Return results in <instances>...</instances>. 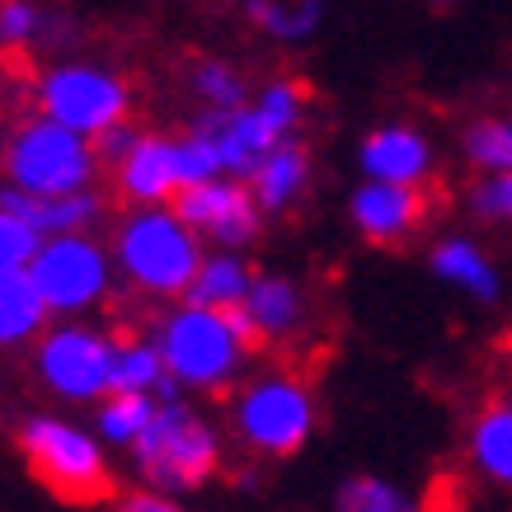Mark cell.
<instances>
[{
  "label": "cell",
  "mask_w": 512,
  "mask_h": 512,
  "mask_svg": "<svg viewBox=\"0 0 512 512\" xmlns=\"http://www.w3.org/2000/svg\"><path fill=\"white\" fill-rule=\"evenodd\" d=\"M109 390H127V395H174V386L165 381V362H160L151 334H118L113 343V376Z\"/></svg>",
  "instance_id": "603a6c76"
},
{
  "label": "cell",
  "mask_w": 512,
  "mask_h": 512,
  "mask_svg": "<svg viewBox=\"0 0 512 512\" xmlns=\"http://www.w3.org/2000/svg\"><path fill=\"white\" fill-rule=\"evenodd\" d=\"M15 447L33 480L62 503H104L113 494V451L66 409H33L15 423Z\"/></svg>",
  "instance_id": "277c9868"
},
{
  "label": "cell",
  "mask_w": 512,
  "mask_h": 512,
  "mask_svg": "<svg viewBox=\"0 0 512 512\" xmlns=\"http://www.w3.org/2000/svg\"><path fill=\"white\" fill-rule=\"evenodd\" d=\"M109 512H188V508H184V498L146 489V484H132V489H123V494H113Z\"/></svg>",
  "instance_id": "1f68e13d"
},
{
  "label": "cell",
  "mask_w": 512,
  "mask_h": 512,
  "mask_svg": "<svg viewBox=\"0 0 512 512\" xmlns=\"http://www.w3.org/2000/svg\"><path fill=\"white\" fill-rule=\"evenodd\" d=\"M170 207L198 240H207V245H217V249H240L245 254L264 235V212H259V202L249 198L245 179L217 174V179L188 184L170 198Z\"/></svg>",
  "instance_id": "30bf717a"
},
{
  "label": "cell",
  "mask_w": 512,
  "mask_h": 512,
  "mask_svg": "<svg viewBox=\"0 0 512 512\" xmlns=\"http://www.w3.org/2000/svg\"><path fill=\"white\" fill-rule=\"evenodd\" d=\"M466 207L470 217L480 226H508L512 217V179L508 174H480L466 193Z\"/></svg>",
  "instance_id": "f1b7e54d"
},
{
  "label": "cell",
  "mask_w": 512,
  "mask_h": 512,
  "mask_svg": "<svg viewBox=\"0 0 512 512\" xmlns=\"http://www.w3.org/2000/svg\"><path fill=\"white\" fill-rule=\"evenodd\" d=\"M38 240H43V235L33 231L29 221L0 207V268H29Z\"/></svg>",
  "instance_id": "f546056e"
},
{
  "label": "cell",
  "mask_w": 512,
  "mask_h": 512,
  "mask_svg": "<svg viewBox=\"0 0 512 512\" xmlns=\"http://www.w3.org/2000/svg\"><path fill=\"white\" fill-rule=\"evenodd\" d=\"M151 343L165 362V381L174 395H202V400H221L254 367L259 353L235 311H212L193 301H170L156 315Z\"/></svg>",
  "instance_id": "7a4b0ae2"
},
{
  "label": "cell",
  "mask_w": 512,
  "mask_h": 512,
  "mask_svg": "<svg viewBox=\"0 0 512 512\" xmlns=\"http://www.w3.org/2000/svg\"><path fill=\"white\" fill-rule=\"evenodd\" d=\"M113 188L127 207H165L179 193L174 170V137L165 132H137L127 156L113 165Z\"/></svg>",
  "instance_id": "9a60e30c"
},
{
  "label": "cell",
  "mask_w": 512,
  "mask_h": 512,
  "mask_svg": "<svg viewBox=\"0 0 512 512\" xmlns=\"http://www.w3.org/2000/svg\"><path fill=\"white\" fill-rule=\"evenodd\" d=\"M38 29H43L38 24V5H29V0H5L0 5V43L5 47H24Z\"/></svg>",
  "instance_id": "4dcf8cb0"
},
{
  "label": "cell",
  "mask_w": 512,
  "mask_h": 512,
  "mask_svg": "<svg viewBox=\"0 0 512 512\" xmlns=\"http://www.w3.org/2000/svg\"><path fill=\"white\" fill-rule=\"evenodd\" d=\"M0 170L5 184L33 198H62V193H80L94 188L99 179V160H94L90 137H80L71 127L52 123V118H24V123L5 137L0 151Z\"/></svg>",
  "instance_id": "ba28073f"
},
{
  "label": "cell",
  "mask_w": 512,
  "mask_h": 512,
  "mask_svg": "<svg viewBox=\"0 0 512 512\" xmlns=\"http://www.w3.org/2000/svg\"><path fill=\"white\" fill-rule=\"evenodd\" d=\"M428 212H433V202H428L423 188L381 184V179L357 184L353 198H348V221H353V231L381 249H395V245H404V240H414V235L423 231Z\"/></svg>",
  "instance_id": "7c38bea8"
},
{
  "label": "cell",
  "mask_w": 512,
  "mask_h": 512,
  "mask_svg": "<svg viewBox=\"0 0 512 512\" xmlns=\"http://www.w3.org/2000/svg\"><path fill=\"white\" fill-rule=\"evenodd\" d=\"M306 104H311V90H306L301 80L282 76V80H273V85H264L254 113L273 127V137H292L296 127H301V118H306Z\"/></svg>",
  "instance_id": "4316f807"
},
{
  "label": "cell",
  "mask_w": 512,
  "mask_h": 512,
  "mask_svg": "<svg viewBox=\"0 0 512 512\" xmlns=\"http://www.w3.org/2000/svg\"><path fill=\"white\" fill-rule=\"evenodd\" d=\"M466 456L470 470L494 489L512 484V404L508 395H489V400L470 414L466 428Z\"/></svg>",
  "instance_id": "d6986e66"
},
{
  "label": "cell",
  "mask_w": 512,
  "mask_h": 512,
  "mask_svg": "<svg viewBox=\"0 0 512 512\" xmlns=\"http://www.w3.org/2000/svg\"><path fill=\"white\" fill-rule=\"evenodd\" d=\"M357 165H362L367 179H381V184L423 188L437 170V156H433V141L423 137L419 127L381 123L362 137V146H357Z\"/></svg>",
  "instance_id": "4fadbf2b"
},
{
  "label": "cell",
  "mask_w": 512,
  "mask_h": 512,
  "mask_svg": "<svg viewBox=\"0 0 512 512\" xmlns=\"http://www.w3.org/2000/svg\"><path fill=\"white\" fill-rule=\"evenodd\" d=\"M334 512H433V503L414 484L376 475V470H357L334 489Z\"/></svg>",
  "instance_id": "7402d4cb"
},
{
  "label": "cell",
  "mask_w": 512,
  "mask_h": 512,
  "mask_svg": "<svg viewBox=\"0 0 512 512\" xmlns=\"http://www.w3.org/2000/svg\"><path fill=\"white\" fill-rule=\"evenodd\" d=\"M249 15H254L259 29L282 38V43H301L320 24V0H296V5H287V0H254Z\"/></svg>",
  "instance_id": "484cf974"
},
{
  "label": "cell",
  "mask_w": 512,
  "mask_h": 512,
  "mask_svg": "<svg viewBox=\"0 0 512 512\" xmlns=\"http://www.w3.org/2000/svg\"><path fill=\"white\" fill-rule=\"evenodd\" d=\"M249 278L254 268L240 249H202L198 268L188 278V292L179 301H193V306H212V311H235L240 296L249 292Z\"/></svg>",
  "instance_id": "ffe728a7"
},
{
  "label": "cell",
  "mask_w": 512,
  "mask_h": 512,
  "mask_svg": "<svg viewBox=\"0 0 512 512\" xmlns=\"http://www.w3.org/2000/svg\"><path fill=\"white\" fill-rule=\"evenodd\" d=\"M240 325L249 329L254 348H273V353H287L311 334L315 311H311V292L292 278V273H254L249 278V292L240 296Z\"/></svg>",
  "instance_id": "8fae6325"
},
{
  "label": "cell",
  "mask_w": 512,
  "mask_h": 512,
  "mask_svg": "<svg viewBox=\"0 0 512 512\" xmlns=\"http://www.w3.org/2000/svg\"><path fill=\"white\" fill-rule=\"evenodd\" d=\"M461 156L480 174H508V165H512L508 118H475V123L461 132Z\"/></svg>",
  "instance_id": "d4e9b609"
},
{
  "label": "cell",
  "mask_w": 512,
  "mask_h": 512,
  "mask_svg": "<svg viewBox=\"0 0 512 512\" xmlns=\"http://www.w3.org/2000/svg\"><path fill=\"white\" fill-rule=\"evenodd\" d=\"M245 188H249V198L259 202V212H264V217H282V212H292L296 202L306 198V188H311V151H306L296 137L273 141V146H268V156L249 170Z\"/></svg>",
  "instance_id": "e0dca14e"
},
{
  "label": "cell",
  "mask_w": 512,
  "mask_h": 512,
  "mask_svg": "<svg viewBox=\"0 0 512 512\" xmlns=\"http://www.w3.org/2000/svg\"><path fill=\"white\" fill-rule=\"evenodd\" d=\"M226 428L188 395H160L141 437L123 451L137 484L188 498L226 470Z\"/></svg>",
  "instance_id": "3957f363"
},
{
  "label": "cell",
  "mask_w": 512,
  "mask_h": 512,
  "mask_svg": "<svg viewBox=\"0 0 512 512\" xmlns=\"http://www.w3.org/2000/svg\"><path fill=\"white\" fill-rule=\"evenodd\" d=\"M47 325L43 296L24 268H0V353H24Z\"/></svg>",
  "instance_id": "44dd1931"
},
{
  "label": "cell",
  "mask_w": 512,
  "mask_h": 512,
  "mask_svg": "<svg viewBox=\"0 0 512 512\" xmlns=\"http://www.w3.org/2000/svg\"><path fill=\"white\" fill-rule=\"evenodd\" d=\"M0 207L24 217L38 235H71V231H94L109 202L99 188H80V193H62V198H33V193H19V188L0 184Z\"/></svg>",
  "instance_id": "ac0fdd59"
},
{
  "label": "cell",
  "mask_w": 512,
  "mask_h": 512,
  "mask_svg": "<svg viewBox=\"0 0 512 512\" xmlns=\"http://www.w3.org/2000/svg\"><path fill=\"white\" fill-rule=\"evenodd\" d=\"M193 94H198L207 109H240L249 85L231 62H198L193 66Z\"/></svg>",
  "instance_id": "83f0119b"
},
{
  "label": "cell",
  "mask_w": 512,
  "mask_h": 512,
  "mask_svg": "<svg viewBox=\"0 0 512 512\" xmlns=\"http://www.w3.org/2000/svg\"><path fill=\"white\" fill-rule=\"evenodd\" d=\"M188 132L212 146L217 170L226 174V179H249V170L268 156V146L282 141V137H273V127L254 109H245V104H240V109H207Z\"/></svg>",
  "instance_id": "5bb4252c"
},
{
  "label": "cell",
  "mask_w": 512,
  "mask_h": 512,
  "mask_svg": "<svg viewBox=\"0 0 512 512\" xmlns=\"http://www.w3.org/2000/svg\"><path fill=\"white\" fill-rule=\"evenodd\" d=\"M109 259L118 282H127L137 296L170 306L188 292V278L202 259V240L174 217V207H127L113 221Z\"/></svg>",
  "instance_id": "5b68a950"
},
{
  "label": "cell",
  "mask_w": 512,
  "mask_h": 512,
  "mask_svg": "<svg viewBox=\"0 0 512 512\" xmlns=\"http://www.w3.org/2000/svg\"><path fill=\"white\" fill-rule=\"evenodd\" d=\"M156 400L151 395H127V390H109L104 400L90 404V428L109 451H127L141 437L146 419H151Z\"/></svg>",
  "instance_id": "cb8c5ba5"
},
{
  "label": "cell",
  "mask_w": 512,
  "mask_h": 512,
  "mask_svg": "<svg viewBox=\"0 0 512 512\" xmlns=\"http://www.w3.org/2000/svg\"><path fill=\"white\" fill-rule=\"evenodd\" d=\"M24 273L43 296L47 320H94L118 292L109 245L94 231L43 235Z\"/></svg>",
  "instance_id": "8992f818"
},
{
  "label": "cell",
  "mask_w": 512,
  "mask_h": 512,
  "mask_svg": "<svg viewBox=\"0 0 512 512\" xmlns=\"http://www.w3.org/2000/svg\"><path fill=\"white\" fill-rule=\"evenodd\" d=\"M226 442L254 461H287L306 447L320 428V395L315 381L292 362L249 367L226 395Z\"/></svg>",
  "instance_id": "6da1fadb"
},
{
  "label": "cell",
  "mask_w": 512,
  "mask_h": 512,
  "mask_svg": "<svg viewBox=\"0 0 512 512\" xmlns=\"http://www.w3.org/2000/svg\"><path fill=\"white\" fill-rule=\"evenodd\" d=\"M113 343L118 334L94 320H47L43 334L29 343V372L47 400L90 409L109 395Z\"/></svg>",
  "instance_id": "52a82bcc"
},
{
  "label": "cell",
  "mask_w": 512,
  "mask_h": 512,
  "mask_svg": "<svg viewBox=\"0 0 512 512\" xmlns=\"http://www.w3.org/2000/svg\"><path fill=\"white\" fill-rule=\"evenodd\" d=\"M428 268H433V278L442 287H451L475 306H498L503 301V268L489 254V245L475 240V235H442L428 249Z\"/></svg>",
  "instance_id": "2e32d148"
},
{
  "label": "cell",
  "mask_w": 512,
  "mask_h": 512,
  "mask_svg": "<svg viewBox=\"0 0 512 512\" xmlns=\"http://www.w3.org/2000/svg\"><path fill=\"white\" fill-rule=\"evenodd\" d=\"M38 113L80 137H99L104 127L127 123L132 90L104 66H57L38 80Z\"/></svg>",
  "instance_id": "9c48e42d"
}]
</instances>
